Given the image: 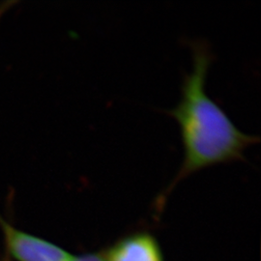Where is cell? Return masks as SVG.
I'll return each mask as SVG.
<instances>
[{
	"label": "cell",
	"mask_w": 261,
	"mask_h": 261,
	"mask_svg": "<svg viewBox=\"0 0 261 261\" xmlns=\"http://www.w3.org/2000/svg\"><path fill=\"white\" fill-rule=\"evenodd\" d=\"M191 48L192 71L183 79L180 102L168 112L180 128L184 159L165 195L204 168L245 161V151L259 142L258 137L239 130L206 93V77L214 60L210 47L205 41L197 40L191 43Z\"/></svg>",
	"instance_id": "6da1fadb"
},
{
	"label": "cell",
	"mask_w": 261,
	"mask_h": 261,
	"mask_svg": "<svg viewBox=\"0 0 261 261\" xmlns=\"http://www.w3.org/2000/svg\"><path fill=\"white\" fill-rule=\"evenodd\" d=\"M7 247L19 261H72L74 256L53 243L19 231L0 218Z\"/></svg>",
	"instance_id": "7a4b0ae2"
},
{
	"label": "cell",
	"mask_w": 261,
	"mask_h": 261,
	"mask_svg": "<svg viewBox=\"0 0 261 261\" xmlns=\"http://www.w3.org/2000/svg\"><path fill=\"white\" fill-rule=\"evenodd\" d=\"M106 256L108 261H164L157 240L145 232L123 238Z\"/></svg>",
	"instance_id": "3957f363"
},
{
	"label": "cell",
	"mask_w": 261,
	"mask_h": 261,
	"mask_svg": "<svg viewBox=\"0 0 261 261\" xmlns=\"http://www.w3.org/2000/svg\"><path fill=\"white\" fill-rule=\"evenodd\" d=\"M72 261H108L107 260V256L106 253H101V252H97V253H87L84 254L81 256H77L73 258Z\"/></svg>",
	"instance_id": "277c9868"
},
{
	"label": "cell",
	"mask_w": 261,
	"mask_h": 261,
	"mask_svg": "<svg viewBox=\"0 0 261 261\" xmlns=\"http://www.w3.org/2000/svg\"><path fill=\"white\" fill-rule=\"evenodd\" d=\"M4 261H10L9 258H8V257H6V258H5V259H4Z\"/></svg>",
	"instance_id": "5b68a950"
}]
</instances>
